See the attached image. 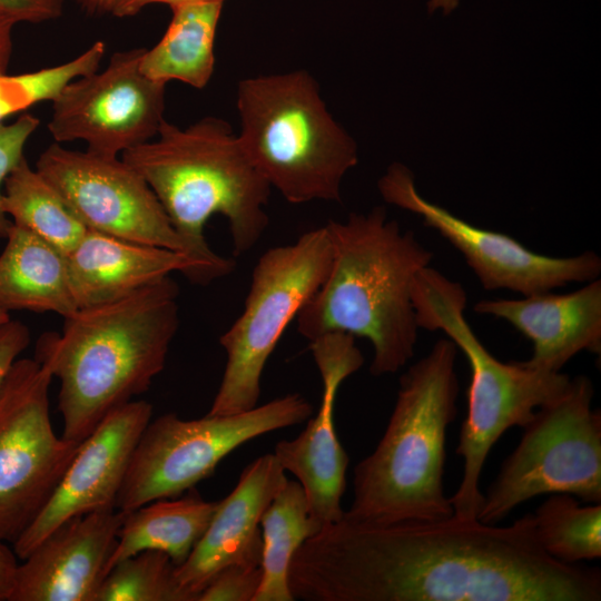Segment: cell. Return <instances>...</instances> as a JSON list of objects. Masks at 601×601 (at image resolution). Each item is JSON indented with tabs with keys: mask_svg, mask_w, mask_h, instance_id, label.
I'll return each mask as SVG.
<instances>
[{
	"mask_svg": "<svg viewBox=\"0 0 601 601\" xmlns=\"http://www.w3.org/2000/svg\"><path fill=\"white\" fill-rule=\"evenodd\" d=\"M304 601H600L597 568L560 562L532 513L510 525L452 515L433 522L324 525L288 573Z\"/></svg>",
	"mask_w": 601,
	"mask_h": 601,
	"instance_id": "1",
	"label": "cell"
},
{
	"mask_svg": "<svg viewBox=\"0 0 601 601\" xmlns=\"http://www.w3.org/2000/svg\"><path fill=\"white\" fill-rule=\"evenodd\" d=\"M179 287L167 276L119 299L78 308L43 334L36 359L60 382L62 437L81 443L164 370L179 325Z\"/></svg>",
	"mask_w": 601,
	"mask_h": 601,
	"instance_id": "2",
	"label": "cell"
},
{
	"mask_svg": "<svg viewBox=\"0 0 601 601\" xmlns=\"http://www.w3.org/2000/svg\"><path fill=\"white\" fill-rule=\"evenodd\" d=\"M325 226L331 265L296 316L298 333L309 342L329 333L366 338L373 347L370 373L394 374L414 355L420 328L412 286L433 253L387 220L383 207Z\"/></svg>",
	"mask_w": 601,
	"mask_h": 601,
	"instance_id": "3",
	"label": "cell"
},
{
	"mask_svg": "<svg viewBox=\"0 0 601 601\" xmlns=\"http://www.w3.org/2000/svg\"><path fill=\"white\" fill-rule=\"evenodd\" d=\"M155 138L125 151L121 159L152 189L209 280L229 275L236 264L209 247L205 225L223 215L235 255L250 250L268 226L265 206L272 187L223 119L206 117L186 128L164 120Z\"/></svg>",
	"mask_w": 601,
	"mask_h": 601,
	"instance_id": "4",
	"label": "cell"
},
{
	"mask_svg": "<svg viewBox=\"0 0 601 601\" xmlns=\"http://www.w3.org/2000/svg\"><path fill=\"white\" fill-rule=\"evenodd\" d=\"M456 357V345L440 338L402 374L383 436L354 469L346 519L392 524L454 514L443 475L446 431L457 413Z\"/></svg>",
	"mask_w": 601,
	"mask_h": 601,
	"instance_id": "5",
	"label": "cell"
},
{
	"mask_svg": "<svg viewBox=\"0 0 601 601\" xmlns=\"http://www.w3.org/2000/svg\"><path fill=\"white\" fill-rule=\"evenodd\" d=\"M463 286L427 266L415 277L412 303L418 328L442 331L465 355L471 368L467 413L456 453L463 460L460 485L450 501L454 515L474 519L483 501L479 482L495 442L512 426H525L535 410L559 395L570 376L499 361L477 338L464 311Z\"/></svg>",
	"mask_w": 601,
	"mask_h": 601,
	"instance_id": "6",
	"label": "cell"
},
{
	"mask_svg": "<svg viewBox=\"0 0 601 601\" xmlns=\"http://www.w3.org/2000/svg\"><path fill=\"white\" fill-rule=\"evenodd\" d=\"M236 102L243 148L270 187L292 204L341 200L342 179L357 164L356 144L307 71L246 78Z\"/></svg>",
	"mask_w": 601,
	"mask_h": 601,
	"instance_id": "7",
	"label": "cell"
},
{
	"mask_svg": "<svg viewBox=\"0 0 601 601\" xmlns=\"http://www.w3.org/2000/svg\"><path fill=\"white\" fill-rule=\"evenodd\" d=\"M593 395L591 380L577 375L535 410L483 494L480 521L497 524L521 503L546 493L601 502V413L592 408Z\"/></svg>",
	"mask_w": 601,
	"mask_h": 601,
	"instance_id": "8",
	"label": "cell"
},
{
	"mask_svg": "<svg viewBox=\"0 0 601 601\" xmlns=\"http://www.w3.org/2000/svg\"><path fill=\"white\" fill-rule=\"evenodd\" d=\"M331 259L326 226L259 257L244 309L219 338L226 364L208 415L257 406L265 365L288 324L324 282Z\"/></svg>",
	"mask_w": 601,
	"mask_h": 601,
	"instance_id": "9",
	"label": "cell"
},
{
	"mask_svg": "<svg viewBox=\"0 0 601 601\" xmlns=\"http://www.w3.org/2000/svg\"><path fill=\"white\" fill-rule=\"evenodd\" d=\"M312 415L313 405L293 393L231 415L183 420L167 413L149 421L132 452L116 509L126 513L156 500L180 496L246 442Z\"/></svg>",
	"mask_w": 601,
	"mask_h": 601,
	"instance_id": "10",
	"label": "cell"
},
{
	"mask_svg": "<svg viewBox=\"0 0 601 601\" xmlns=\"http://www.w3.org/2000/svg\"><path fill=\"white\" fill-rule=\"evenodd\" d=\"M52 378L36 358H18L0 391V539L7 543L40 514L79 449L53 431Z\"/></svg>",
	"mask_w": 601,
	"mask_h": 601,
	"instance_id": "11",
	"label": "cell"
},
{
	"mask_svg": "<svg viewBox=\"0 0 601 601\" xmlns=\"http://www.w3.org/2000/svg\"><path fill=\"white\" fill-rule=\"evenodd\" d=\"M144 51H117L102 71L61 89L48 122L57 144L81 140L90 152L118 157L157 136L165 120L166 83L140 71Z\"/></svg>",
	"mask_w": 601,
	"mask_h": 601,
	"instance_id": "12",
	"label": "cell"
},
{
	"mask_svg": "<svg viewBox=\"0 0 601 601\" xmlns=\"http://www.w3.org/2000/svg\"><path fill=\"white\" fill-rule=\"evenodd\" d=\"M378 189L385 201L420 215L425 226L457 249L487 290L509 289L525 296L587 283L601 274V258L594 252L568 257L538 254L509 235L471 225L427 201L401 164L388 167Z\"/></svg>",
	"mask_w": 601,
	"mask_h": 601,
	"instance_id": "13",
	"label": "cell"
},
{
	"mask_svg": "<svg viewBox=\"0 0 601 601\" xmlns=\"http://www.w3.org/2000/svg\"><path fill=\"white\" fill-rule=\"evenodd\" d=\"M36 169L88 229L188 254L152 189L122 159L53 144Z\"/></svg>",
	"mask_w": 601,
	"mask_h": 601,
	"instance_id": "14",
	"label": "cell"
},
{
	"mask_svg": "<svg viewBox=\"0 0 601 601\" xmlns=\"http://www.w3.org/2000/svg\"><path fill=\"white\" fill-rule=\"evenodd\" d=\"M309 343L323 385L321 406L298 436L277 442L274 454L303 486L313 518L324 526L344 515L341 501L349 463L334 425L335 398L341 384L362 367L364 357L348 334L329 333Z\"/></svg>",
	"mask_w": 601,
	"mask_h": 601,
	"instance_id": "15",
	"label": "cell"
},
{
	"mask_svg": "<svg viewBox=\"0 0 601 601\" xmlns=\"http://www.w3.org/2000/svg\"><path fill=\"white\" fill-rule=\"evenodd\" d=\"M151 415L150 403L132 400L107 415L79 444L51 499L12 544L17 558L28 556L62 522L116 508L132 452Z\"/></svg>",
	"mask_w": 601,
	"mask_h": 601,
	"instance_id": "16",
	"label": "cell"
},
{
	"mask_svg": "<svg viewBox=\"0 0 601 601\" xmlns=\"http://www.w3.org/2000/svg\"><path fill=\"white\" fill-rule=\"evenodd\" d=\"M122 516L110 508L62 522L18 564L9 601H96Z\"/></svg>",
	"mask_w": 601,
	"mask_h": 601,
	"instance_id": "17",
	"label": "cell"
},
{
	"mask_svg": "<svg viewBox=\"0 0 601 601\" xmlns=\"http://www.w3.org/2000/svg\"><path fill=\"white\" fill-rule=\"evenodd\" d=\"M287 481L275 454L267 453L249 463L233 491L217 501L205 533L187 560L175 569L178 585L190 601H197L211 577L226 566H260L259 521Z\"/></svg>",
	"mask_w": 601,
	"mask_h": 601,
	"instance_id": "18",
	"label": "cell"
},
{
	"mask_svg": "<svg viewBox=\"0 0 601 601\" xmlns=\"http://www.w3.org/2000/svg\"><path fill=\"white\" fill-rule=\"evenodd\" d=\"M474 312L504 319L526 336L533 351L523 363L532 368L561 372L578 353L601 352L600 278L566 294L550 290L515 299H482Z\"/></svg>",
	"mask_w": 601,
	"mask_h": 601,
	"instance_id": "19",
	"label": "cell"
},
{
	"mask_svg": "<svg viewBox=\"0 0 601 601\" xmlns=\"http://www.w3.org/2000/svg\"><path fill=\"white\" fill-rule=\"evenodd\" d=\"M66 264L78 308L119 299L175 272L196 284L210 283L204 267L184 252L90 229L66 256Z\"/></svg>",
	"mask_w": 601,
	"mask_h": 601,
	"instance_id": "20",
	"label": "cell"
},
{
	"mask_svg": "<svg viewBox=\"0 0 601 601\" xmlns=\"http://www.w3.org/2000/svg\"><path fill=\"white\" fill-rule=\"evenodd\" d=\"M0 254V309L52 312L63 318L77 309L66 256L28 229L12 224Z\"/></svg>",
	"mask_w": 601,
	"mask_h": 601,
	"instance_id": "21",
	"label": "cell"
},
{
	"mask_svg": "<svg viewBox=\"0 0 601 601\" xmlns=\"http://www.w3.org/2000/svg\"><path fill=\"white\" fill-rule=\"evenodd\" d=\"M217 501H206L191 489L184 496L160 499L124 513L109 570L139 552L154 550L183 564L205 533ZM121 512V511H120Z\"/></svg>",
	"mask_w": 601,
	"mask_h": 601,
	"instance_id": "22",
	"label": "cell"
},
{
	"mask_svg": "<svg viewBox=\"0 0 601 601\" xmlns=\"http://www.w3.org/2000/svg\"><path fill=\"white\" fill-rule=\"evenodd\" d=\"M221 0L170 6L173 16L161 39L145 49L140 71L149 79L170 80L203 89L215 68L214 45L223 9Z\"/></svg>",
	"mask_w": 601,
	"mask_h": 601,
	"instance_id": "23",
	"label": "cell"
},
{
	"mask_svg": "<svg viewBox=\"0 0 601 601\" xmlns=\"http://www.w3.org/2000/svg\"><path fill=\"white\" fill-rule=\"evenodd\" d=\"M262 582L253 601H293L289 565L295 552L323 528L312 515L303 486L287 481L263 513Z\"/></svg>",
	"mask_w": 601,
	"mask_h": 601,
	"instance_id": "24",
	"label": "cell"
},
{
	"mask_svg": "<svg viewBox=\"0 0 601 601\" xmlns=\"http://www.w3.org/2000/svg\"><path fill=\"white\" fill-rule=\"evenodd\" d=\"M3 209L12 224L33 233L65 256L88 230L57 189L30 167L26 157L4 181Z\"/></svg>",
	"mask_w": 601,
	"mask_h": 601,
	"instance_id": "25",
	"label": "cell"
},
{
	"mask_svg": "<svg viewBox=\"0 0 601 601\" xmlns=\"http://www.w3.org/2000/svg\"><path fill=\"white\" fill-rule=\"evenodd\" d=\"M533 524L541 548L568 564L601 556V505L581 506L571 494L554 493L534 513Z\"/></svg>",
	"mask_w": 601,
	"mask_h": 601,
	"instance_id": "26",
	"label": "cell"
},
{
	"mask_svg": "<svg viewBox=\"0 0 601 601\" xmlns=\"http://www.w3.org/2000/svg\"><path fill=\"white\" fill-rule=\"evenodd\" d=\"M175 569L164 552H139L109 570L96 601H190L178 585Z\"/></svg>",
	"mask_w": 601,
	"mask_h": 601,
	"instance_id": "27",
	"label": "cell"
},
{
	"mask_svg": "<svg viewBox=\"0 0 601 601\" xmlns=\"http://www.w3.org/2000/svg\"><path fill=\"white\" fill-rule=\"evenodd\" d=\"M105 53L106 43L98 40L61 65L18 75L0 72V124L39 102L52 101L67 83L97 71Z\"/></svg>",
	"mask_w": 601,
	"mask_h": 601,
	"instance_id": "28",
	"label": "cell"
},
{
	"mask_svg": "<svg viewBox=\"0 0 601 601\" xmlns=\"http://www.w3.org/2000/svg\"><path fill=\"white\" fill-rule=\"evenodd\" d=\"M40 119L23 112L10 124H0V239H4L12 221L3 209V187L9 174L24 158V147L37 130Z\"/></svg>",
	"mask_w": 601,
	"mask_h": 601,
	"instance_id": "29",
	"label": "cell"
},
{
	"mask_svg": "<svg viewBox=\"0 0 601 601\" xmlns=\"http://www.w3.org/2000/svg\"><path fill=\"white\" fill-rule=\"evenodd\" d=\"M260 582V566L229 565L211 577L197 601H253Z\"/></svg>",
	"mask_w": 601,
	"mask_h": 601,
	"instance_id": "30",
	"label": "cell"
},
{
	"mask_svg": "<svg viewBox=\"0 0 601 601\" xmlns=\"http://www.w3.org/2000/svg\"><path fill=\"white\" fill-rule=\"evenodd\" d=\"M29 343L30 332L24 324L9 319L0 325V391L11 366Z\"/></svg>",
	"mask_w": 601,
	"mask_h": 601,
	"instance_id": "31",
	"label": "cell"
},
{
	"mask_svg": "<svg viewBox=\"0 0 601 601\" xmlns=\"http://www.w3.org/2000/svg\"><path fill=\"white\" fill-rule=\"evenodd\" d=\"M63 0H0V9L19 22L39 23L58 18Z\"/></svg>",
	"mask_w": 601,
	"mask_h": 601,
	"instance_id": "32",
	"label": "cell"
},
{
	"mask_svg": "<svg viewBox=\"0 0 601 601\" xmlns=\"http://www.w3.org/2000/svg\"><path fill=\"white\" fill-rule=\"evenodd\" d=\"M18 568L17 555L7 542L0 539V601H9Z\"/></svg>",
	"mask_w": 601,
	"mask_h": 601,
	"instance_id": "33",
	"label": "cell"
},
{
	"mask_svg": "<svg viewBox=\"0 0 601 601\" xmlns=\"http://www.w3.org/2000/svg\"><path fill=\"white\" fill-rule=\"evenodd\" d=\"M19 21L0 9V72H6L12 53V31Z\"/></svg>",
	"mask_w": 601,
	"mask_h": 601,
	"instance_id": "34",
	"label": "cell"
},
{
	"mask_svg": "<svg viewBox=\"0 0 601 601\" xmlns=\"http://www.w3.org/2000/svg\"><path fill=\"white\" fill-rule=\"evenodd\" d=\"M216 1V0H116L111 14L118 18L131 17L139 13L145 7L154 3H165L169 7L183 2ZM224 1V0H221Z\"/></svg>",
	"mask_w": 601,
	"mask_h": 601,
	"instance_id": "35",
	"label": "cell"
},
{
	"mask_svg": "<svg viewBox=\"0 0 601 601\" xmlns=\"http://www.w3.org/2000/svg\"><path fill=\"white\" fill-rule=\"evenodd\" d=\"M90 13H111L116 0H77Z\"/></svg>",
	"mask_w": 601,
	"mask_h": 601,
	"instance_id": "36",
	"label": "cell"
},
{
	"mask_svg": "<svg viewBox=\"0 0 601 601\" xmlns=\"http://www.w3.org/2000/svg\"><path fill=\"white\" fill-rule=\"evenodd\" d=\"M457 4L459 0H430L427 7L430 12L441 8L445 14H449Z\"/></svg>",
	"mask_w": 601,
	"mask_h": 601,
	"instance_id": "37",
	"label": "cell"
},
{
	"mask_svg": "<svg viewBox=\"0 0 601 601\" xmlns=\"http://www.w3.org/2000/svg\"><path fill=\"white\" fill-rule=\"evenodd\" d=\"M9 319H11L9 313L0 309V325L7 323Z\"/></svg>",
	"mask_w": 601,
	"mask_h": 601,
	"instance_id": "38",
	"label": "cell"
}]
</instances>
